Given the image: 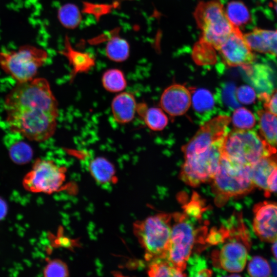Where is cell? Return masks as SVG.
Returning a JSON list of instances; mask_svg holds the SVG:
<instances>
[{
    "mask_svg": "<svg viewBox=\"0 0 277 277\" xmlns=\"http://www.w3.org/2000/svg\"><path fill=\"white\" fill-rule=\"evenodd\" d=\"M46 277H65L69 276V270L66 264L59 259L50 260L43 271Z\"/></svg>",
    "mask_w": 277,
    "mask_h": 277,
    "instance_id": "d6a6232c",
    "label": "cell"
},
{
    "mask_svg": "<svg viewBox=\"0 0 277 277\" xmlns=\"http://www.w3.org/2000/svg\"><path fill=\"white\" fill-rule=\"evenodd\" d=\"M247 271L251 276H269L271 273L268 261L261 256H254L250 260Z\"/></svg>",
    "mask_w": 277,
    "mask_h": 277,
    "instance_id": "1f68e13d",
    "label": "cell"
},
{
    "mask_svg": "<svg viewBox=\"0 0 277 277\" xmlns=\"http://www.w3.org/2000/svg\"><path fill=\"white\" fill-rule=\"evenodd\" d=\"M271 251L276 261H277V240L272 243Z\"/></svg>",
    "mask_w": 277,
    "mask_h": 277,
    "instance_id": "f35d334b",
    "label": "cell"
},
{
    "mask_svg": "<svg viewBox=\"0 0 277 277\" xmlns=\"http://www.w3.org/2000/svg\"><path fill=\"white\" fill-rule=\"evenodd\" d=\"M253 64L243 68L250 83L258 93L270 94L274 88L272 71L267 65Z\"/></svg>",
    "mask_w": 277,
    "mask_h": 277,
    "instance_id": "ac0fdd59",
    "label": "cell"
},
{
    "mask_svg": "<svg viewBox=\"0 0 277 277\" xmlns=\"http://www.w3.org/2000/svg\"><path fill=\"white\" fill-rule=\"evenodd\" d=\"M61 53L68 60L72 67L71 77L77 73L89 71L95 65V60L90 54L74 49L67 36Z\"/></svg>",
    "mask_w": 277,
    "mask_h": 277,
    "instance_id": "ffe728a7",
    "label": "cell"
},
{
    "mask_svg": "<svg viewBox=\"0 0 277 277\" xmlns=\"http://www.w3.org/2000/svg\"><path fill=\"white\" fill-rule=\"evenodd\" d=\"M277 192V167L272 172L267 180V191L265 195L268 197L271 193Z\"/></svg>",
    "mask_w": 277,
    "mask_h": 277,
    "instance_id": "8d00e7d4",
    "label": "cell"
},
{
    "mask_svg": "<svg viewBox=\"0 0 277 277\" xmlns=\"http://www.w3.org/2000/svg\"><path fill=\"white\" fill-rule=\"evenodd\" d=\"M6 121L10 131L42 142L54 133L58 103L48 81L34 78L16 84L5 98Z\"/></svg>",
    "mask_w": 277,
    "mask_h": 277,
    "instance_id": "6da1fadb",
    "label": "cell"
},
{
    "mask_svg": "<svg viewBox=\"0 0 277 277\" xmlns=\"http://www.w3.org/2000/svg\"><path fill=\"white\" fill-rule=\"evenodd\" d=\"M102 83L105 90L113 93L121 92L127 86L124 73L116 68L106 70L102 75Z\"/></svg>",
    "mask_w": 277,
    "mask_h": 277,
    "instance_id": "d4e9b609",
    "label": "cell"
},
{
    "mask_svg": "<svg viewBox=\"0 0 277 277\" xmlns=\"http://www.w3.org/2000/svg\"><path fill=\"white\" fill-rule=\"evenodd\" d=\"M148 267V274L150 276H184L186 275L178 270L167 259L151 261Z\"/></svg>",
    "mask_w": 277,
    "mask_h": 277,
    "instance_id": "484cf974",
    "label": "cell"
},
{
    "mask_svg": "<svg viewBox=\"0 0 277 277\" xmlns=\"http://www.w3.org/2000/svg\"><path fill=\"white\" fill-rule=\"evenodd\" d=\"M7 207L6 203L0 198V220L3 219L6 215Z\"/></svg>",
    "mask_w": 277,
    "mask_h": 277,
    "instance_id": "74e56055",
    "label": "cell"
},
{
    "mask_svg": "<svg viewBox=\"0 0 277 277\" xmlns=\"http://www.w3.org/2000/svg\"><path fill=\"white\" fill-rule=\"evenodd\" d=\"M277 167V152L263 157L250 166V176L255 187L264 192L267 191V180Z\"/></svg>",
    "mask_w": 277,
    "mask_h": 277,
    "instance_id": "d6986e66",
    "label": "cell"
},
{
    "mask_svg": "<svg viewBox=\"0 0 277 277\" xmlns=\"http://www.w3.org/2000/svg\"><path fill=\"white\" fill-rule=\"evenodd\" d=\"M172 214L159 213L133 224V232L145 251L147 261L167 259L171 232Z\"/></svg>",
    "mask_w": 277,
    "mask_h": 277,
    "instance_id": "3957f363",
    "label": "cell"
},
{
    "mask_svg": "<svg viewBox=\"0 0 277 277\" xmlns=\"http://www.w3.org/2000/svg\"><path fill=\"white\" fill-rule=\"evenodd\" d=\"M21 134L10 131L4 137V144L11 160L15 163L23 165L29 162L33 156V150L25 141Z\"/></svg>",
    "mask_w": 277,
    "mask_h": 277,
    "instance_id": "2e32d148",
    "label": "cell"
},
{
    "mask_svg": "<svg viewBox=\"0 0 277 277\" xmlns=\"http://www.w3.org/2000/svg\"><path fill=\"white\" fill-rule=\"evenodd\" d=\"M105 50L108 58L116 62L126 61L130 53L127 41L118 35L111 37L106 44Z\"/></svg>",
    "mask_w": 277,
    "mask_h": 277,
    "instance_id": "603a6c76",
    "label": "cell"
},
{
    "mask_svg": "<svg viewBox=\"0 0 277 277\" xmlns=\"http://www.w3.org/2000/svg\"><path fill=\"white\" fill-rule=\"evenodd\" d=\"M211 182L217 205H222L230 198L246 195L255 188L251 178L249 166L222 156Z\"/></svg>",
    "mask_w": 277,
    "mask_h": 277,
    "instance_id": "277c9868",
    "label": "cell"
},
{
    "mask_svg": "<svg viewBox=\"0 0 277 277\" xmlns=\"http://www.w3.org/2000/svg\"><path fill=\"white\" fill-rule=\"evenodd\" d=\"M236 96L239 102L246 105L253 103L256 98L254 89L248 85L239 87L236 91Z\"/></svg>",
    "mask_w": 277,
    "mask_h": 277,
    "instance_id": "e575fe53",
    "label": "cell"
},
{
    "mask_svg": "<svg viewBox=\"0 0 277 277\" xmlns=\"http://www.w3.org/2000/svg\"><path fill=\"white\" fill-rule=\"evenodd\" d=\"M222 156L246 166L277 152L254 130L234 129L228 132L222 146Z\"/></svg>",
    "mask_w": 277,
    "mask_h": 277,
    "instance_id": "7a4b0ae2",
    "label": "cell"
},
{
    "mask_svg": "<svg viewBox=\"0 0 277 277\" xmlns=\"http://www.w3.org/2000/svg\"><path fill=\"white\" fill-rule=\"evenodd\" d=\"M191 103L195 110L197 112L208 111L214 106V101L212 93L203 88L192 90Z\"/></svg>",
    "mask_w": 277,
    "mask_h": 277,
    "instance_id": "f546056e",
    "label": "cell"
},
{
    "mask_svg": "<svg viewBox=\"0 0 277 277\" xmlns=\"http://www.w3.org/2000/svg\"><path fill=\"white\" fill-rule=\"evenodd\" d=\"M258 97L263 102L266 111L277 116V89L273 90L270 94L259 93Z\"/></svg>",
    "mask_w": 277,
    "mask_h": 277,
    "instance_id": "836d02e7",
    "label": "cell"
},
{
    "mask_svg": "<svg viewBox=\"0 0 277 277\" xmlns=\"http://www.w3.org/2000/svg\"><path fill=\"white\" fill-rule=\"evenodd\" d=\"M272 6L274 7L277 14V0H273Z\"/></svg>",
    "mask_w": 277,
    "mask_h": 277,
    "instance_id": "ab89813d",
    "label": "cell"
},
{
    "mask_svg": "<svg viewBox=\"0 0 277 277\" xmlns=\"http://www.w3.org/2000/svg\"><path fill=\"white\" fill-rule=\"evenodd\" d=\"M191 105V91L181 84H175L168 87L160 98L161 108L172 116L185 114Z\"/></svg>",
    "mask_w": 277,
    "mask_h": 277,
    "instance_id": "5bb4252c",
    "label": "cell"
},
{
    "mask_svg": "<svg viewBox=\"0 0 277 277\" xmlns=\"http://www.w3.org/2000/svg\"><path fill=\"white\" fill-rule=\"evenodd\" d=\"M253 230L262 241L273 243L277 240V203L263 201L253 209Z\"/></svg>",
    "mask_w": 277,
    "mask_h": 277,
    "instance_id": "4fadbf2b",
    "label": "cell"
},
{
    "mask_svg": "<svg viewBox=\"0 0 277 277\" xmlns=\"http://www.w3.org/2000/svg\"><path fill=\"white\" fill-rule=\"evenodd\" d=\"M229 224V233L224 241L226 243L216 255L219 265L222 269L238 273L246 266L251 239L241 213L232 216Z\"/></svg>",
    "mask_w": 277,
    "mask_h": 277,
    "instance_id": "5b68a950",
    "label": "cell"
},
{
    "mask_svg": "<svg viewBox=\"0 0 277 277\" xmlns=\"http://www.w3.org/2000/svg\"><path fill=\"white\" fill-rule=\"evenodd\" d=\"M66 168L50 160L36 159L23 180V186L33 193L52 194L62 189Z\"/></svg>",
    "mask_w": 277,
    "mask_h": 277,
    "instance_id": "30bf717a",
    "label": "cell"
},
{
    "mask_svg": "<svg viewBox=\"0 0 277 277\" xmlns=\"http://www.w3.org/2000/svg\"><path fill=\"white\" fill-rule=\"evenodd\" d=\"M137 103L134 95L129 92H121L112 100L111 108L115 120L124 124L131 122L136 112Z\"/></svg>",
    "mask_w": 277,
    "mask_h": 277,
    "instance_id": "e0dca14e",
    "label": "cell"
},
{
    "mask_svg": "<svg viewBox=\"0 0 277 277\" xmlns=\"http://www.w3.org/2000/svg\"><path fill=\"white\" fill-rule=\"evenodd\" d=\"M231 117L217 115L205 122L192 138L182 147L184 157L200 153L223 141L228 133Z\"/></svg>",
    "mask_w": 277,
    "mask_h": 277,
    "instance_id": "8fae6325",
    "label": "cell"
},
{
    "mask_svg": "<svg viewBox=\"0 0 277 277\" xmlns=\"http://www.w3.org/2000/svg\"><path fill=\"white\" fill-rule=\"evenodd\" d=\"M244 36L252 51L277 57V30L255 28Z\"/></svg>",
    "mask_w": 277,
    "mask_h": 277,
    "instance_id": "9a60e30c",
    "label": "cell"
},
{
    "mask_svg": "<svg viewBox=\"0 0 277 277\" xmlns=\"http://www.w3.org/2000/svg\"><path fill=\"white\" fill-rule=\"evenodd\" d=\"M57 17L61 24L68 29L76 28L82 21V15L78 7L71 3L65 4L59 8Z\"/></svg>",
    "mask_w": 277,
    "mask_h": 277,
    "instance_id": "83f0119b",
    "label": "cell"
},
{
    "mask_svg": "<svg viewBox=\"0 0 277 277\" xmlns=\"http://www.w3.org/2000/svg\"><path fill=\"white\" fill-rule=\"evenodd\" d=\"M231 121L235 129L249 130L255 125L256 120L249 110L240 107L234 111Z\"/></svg>",
    "mask_w": 277,
    "mask_h": 277,
    "instance_id": "4dcf8cb0",
    "label": "cell"
},
{
    "mask_svg": "<svg viewBox=\"0 0 277 277\" xmlns=\"http://www.w3.org/2000/svg\"><path fill=\"white\" fill-rule=\"evenodd\" d=\"M257 114L261 135L277 149V116L264 110Z\"/></svg>",
    "mask_w": 277,
    "mask_h": 277,
    "instance_id": "7402d4cb",
    "label": "cell"
},
{
    "mask_svg": "<svg viewBox=\"0 0 277 277\" xmlns=\"http://www.w3.org/2000/svg\"><path fill=\"white\" fill-rule=\"evenodd\" d=\"M226 15L231 23L236 27L249 23L250 13L246 5L240 1L229 2L225 8Z\"/></svg>",
    "mask_w": 277,
    "mask_h": 277,
    "instance_id": "cb8c5ba5",
    "label": "cell"
},
{
    "mask_svg": "<svg viewBox=\"0 0 277 277\" xmlns=\"http://www.w3.org/2000/svg\"><path fill=\"white\" fill-rule=\"evenodd\" d=\"M197 195H194L191 201L185 206V211L187 215L200 218L203 207Z\"/></svg>",
    "mask_w": 277,
    "mask_h": 277,
    "instance_id": "d590c367",
    "label": "cell"
},
{
    "mask_svg": "<svg viewBox=\"0 0 277 277\" xmlns=\"http://www.w3.org/2000/svg\"><path fill=\"white\" fill-rule=\"evenodd\" d=\"M194 16L202 31L201 38L216 50L235 27L229 21L225 9L219 0L200 3L194 12Z\"/></svg>",
    "mask_w": 277,
    "mask_h": 277,
    "instance_id": "52a82bcc",
    "label": "cell"
},
{
    "mask_svg": "<svg viewBox=\"0 0 277 277\" xmlns=\"http://www.w3.org/2000/svg\"><path fill=\"white\" fill-rule=\"evenodd\" d=\"M224 140L204 151L184 157L181 179L191 187L211 182L220 165Z\"/></svg>",
    "mask_w": 277,
    "mask_h": 277,
    "instance_id": "ba28073f",
    "label": "cell"
},
{
    "mask_svg": "<svg viewBox=\"0 0 277 277\" xmlns=\"http://www.w3.org/2000/svg\"><path fill=\"white\" fill-rule=\"evenodd\" d=\"M44 49L31 45L21 46L16 50L0 52V67L16 83L31 80L47 60Z\"/></svg>",
    "mask_w": 277,
    "mask_h": 277,
    "instance_id": "8992f818",
    "label": "cell"
},
{
    "mask_svg": "<svg viewBox=\"0 0 277 277\" xmlns=\"http://www.w3.org/2000/svg\"><path fill=\"white\" fill-rule=\"evenodd\" d=\"M217 50L223 62L229 67L244 68L253 64L255 61L252 50L238 27L234 28Z\"/></svg>",
    "mask_w": 277,
    "mask_h": 277,
    "instance_id": "7c38bea8",
    "label": "cell"
},
{
    "mask_svg": "<svg viewBox=\"0 0 277 277\" xmlns=\"http://www.w3.org/2000/svg\"><path fill=\"white\" fill-rule=\"evenodd\" d=\"M142 118L148 127L153 131L162 130L168 122L166 114L157 107L148 108Z\"/></svg>",
    "mask_w": 277,
    "mask_h": 277,
    "instance_id": "f1b7e54d",
    "label": "cell"
},
{
    "mask_svg": "<svg viewBox=\"0 0 277 277\" xmlns=\"http://www.w3.org/2000/svg\"><path fill=\"white\" fill-rule=\"evenodd\" d=\"M88 170L95 181L104 188L112 186L117 181L114 165L104 157L92 159L88 165Z\"/></svg>",
    "mask_w": 277,
    "mask_h": 277,
    "instance_id": "44dd1931",
    "label": "cell"
},
{
    "mask_svg": "<svg viewBox=\"0 0 277 277\" xmlns=\"http://www.w3.org/2000/svg\"><path fill=\"white\" fill-rule=\"evenodd\" d=\"M196 231L186 214H172L171 232L167 259L184 272L195 240Z\"/></svg>",
    "mask_w": 277,
    "mask_h": 277,
    "instance_id": "9c48e42d",
    "label": "cell"
},
{
    "mask_svg": "<svg viewBox=\"0 0 277 277\" xmlns=\"http://www.w3.org/2000/svg\"><path fill=\"white\" fill-rule=\"evenodd\" d=\"M215 50L213 46L201 38L193 49V59L199 65H212L217 58Z\"/></svg>",
    "mask_w": 277,
    "mask_h": 277,
    "instance_id": "4316f807",
    "label": "cell"
}]
</instances>
